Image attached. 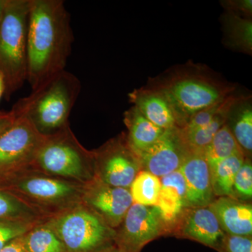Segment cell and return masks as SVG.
<instances>
[{
  "label": "cell",
  "instance_id": "obj_1",
  "mask_svg": "<svg viewBox=\"0 0 252 252\" xmlns=\"http://www.w3.org/2000/svg\"><path fill=\"white\" fill-rule=\"evenodd\" d=\"M74 35L63 0H31L27 81L32 90L65 69Z\"/></svg>",
  "mask_w": 252,
  "mask_h": 252
},
{
  "label": "cell",
  "instance_id": "obj_2",
  "mask_svg": "<svg viewBox=\"0 0 252 252\" xmlns=\"http://www.w3.org/2000/svg\"><path fill=\"white\" fill-rule=\"evenodd\" d=\"M147 86L161 92L182 128L197 113L235 94L236 86L206 65L187 63L149 79Z\"/></svg>",
  "mask_w": 252,
  "mask_h": 252
},
{
  "label": "cell",
  "instance_id": "obj_3",
  "mask_svg": "<svg viewBox=\"0 0 252 252\" xmlns=\"http://www.w3.org/2000/svg\"><path fill=\"white\" fill-rule=\"evenodd\" d=\"M81 89L79 79L64 69L19 99L11 111L26 118L41 135L49 137L69 126V116Z\"/></svg>",
  "mask_w": 252,
  "mask_h": 252
},
{
  "label": "cell",
  "instance_id": "obj_4",
  "mask_svg": "<svg viewBox=\"0 0 252 252\" xmlns=\"http://www.w3.org/2000/svg\"><path fill=\"white\" fill-rule=\"evenodd\" d=\"M84 185L48 175L36 167L0 173V189L11 193L46 219L81 204Z\"/></svg>",
  "mask_w": 252,
  "mask_h": 252
},
{
  "label": "cell",
  "instance_id": "obj_5",
  "mask_svg": "<svg viewBox=\"0 0 252 252\" xmlns=\"http://www.w3.org/2000/svg\"><path fill=\"white\" fill-rule=\"evenodd\" d=\"M30 6L31 0H8L0 22V72L6 99L27 81Z\"/></svg>",
  "mask_w": 252,
  "mask_h": 252
},
{
  "label": "cell",
  "instance_id": "obj_6",
  "mask_svg": "<svg viewBox=\"0 0 252 252\" xmlns=\"http://www.w3.org/2000/svg\"><path fill=\"white\" fill-rule=\"evenodd\" d=\"M34 166L48 175L82 185L94 178L93 152L81 145L69 126L46 137Z\"/></svg>",
  "mask_w": 252,
  "mask_h": 252
},
{
  "label": "cell",
  "instance_id": "obj_7",
  "mask_svg": "<svg viewBox=\"0 0 252 252\" xmlns=\"http://www.w3.org/2000/svg\"><path fill=\"white\" fill-rule=\"evenodd\" d=\"M67 252H101L115 244L116 230L82 204L44 220Z\"/></svg>",
  "mask_w": 252,
  "mask_h": 252
},
{
  "label": "cell",
  "instance_id": "obj_8",
  "mask_svg": "<svg viewBox=\"0 0 252 252\" xmlns=\"http://www.w3.org/2000/svg\"><path fill=\"white\" fill-rule=\"evenodd\" d=\"M92 152L94 178L106 185L129 189L142 170L140 157L130 148L125 132Z\"/></svg>",
  "mask_w": 252,
  "mask_h": 252
},
{
  "label": "cell",
  "instance_id": "obj_9",
  "mask_svg": "<svg viewBox=\"0 0 252 252\" xmlns=\"http://www.w3.org/2000/svg\"><path fill=\"white\" fill-rule=\"evenodd\" d=\"M45 139L26 118L15 115L12 124L0 136V173L34 166Z\"/></svg>",
  "mask_w": 252,
  "mask_h": 252
},
{
  "label": "cell",
  "instance_id": "obj_10",
  "mask_svg": "<svg viewBox=\"0 0 252 252\" xmlns=\"http://www.w3.org/2000/svg\"><path fill=\"white\" fill-rule=\"evenodd\" d=\"M115 230V243L133 252H140L150 242L167 235L155 207L135 203Z\"/></svg>",
  "mask_w": 252,
  "mask_h": 252
},
{
  "label": "cell",
  "instance_id": "obj_11",
  "mask_svg": "<svg viewBox=\"0 0 252 252\" xmlns=\"http://www.w3.org/2000/svg\"><path fill=\"white\" fill-rule=\"evenodd\" d=\"M81 204L116 229L133 200L129 189L106 185L94 178L84 185Z\"/></svg>",
  "mask_w": 252,
  "mask_h": 252
},
{
  "label": "cell",
  "instance_id": "obj_12",
  "mask_svg": "<svg viewBox=\"0 0 252 252\" xmlns=\"http://www.w3.org/2000/svg\"><path fill=\"white\" fill-rule=\"evenodd\" d=\"M190 149L186 143L180 128L167 129L140 157L142 170L160 177L178 170Z\"/></svg>",
  "mask_w": 252,
  "mask_h": 252
},
{
  "label": "cell",
  "instance_id": "obj_13",
  "mask_svg": "<svg viewBox=\"0 0 252 252\" xmlns=\"http://www.w3.org/2000/svg\"><path fill=\"white\" fill-rule=\"evenodd\" d=\"M171 235L194 240L217 251L225 233L208 207H185Z\"/></svg>",
  "mask_w": 252,
  "mask_h": 252
},
{
  "label": "cell",
  "instance_id": "obj_14",
  "mask_svg": "<svg viewBox=\"0 0 252 252\" xmlns=\"http://www.w3.org/2000/svg\"><path fill=\"white\" fill-rule=\"evenodd\" d=\"M180 169L187 185L186 207H208L216 198L211 171L204 153L190 150Z\"/></svg>",
  "mask_w": 252,
  "mask_h": 252
},
{
  "label": "cell",
  "instance_id": "obj_15",
  "mask_svg": "<svg viewBox=\"0 0 252 252\" xmlns=\"http://www.w3.org/2000/svg\"><path fill=\"white\" fill-rule=\"evenodd\" d=\"M208 207L225 234L252 238V203L230 197H219Z\"/></svg>",
  "mask_w": 252,
  "mask_h": 252
},
{
  "label": "cell",
  "instance_id": "obj_16",
  "mask_svg": "<svg viewBox=\"0 0 252 252\" xmlns=\"http://www.w3.org/2000/svg\"><path fill=\"white\" fill-rule=\"evenodd\" d=\"M128 96L131 103L154 125L164 130L179 127L170 102L160 91L145 86L135 89Z\"/></svg>",
  "mask_w": 252,
  "mask_h": 252
},
{
  "label": "cell",
  "instance_id": "obj_17",
  "mask_svg": "<svg viewBox=\"0 0 252 252\" xmlns=\"http://www.w3.org/2000/svg\"><path fill=\"white\" fill-rule=\"evenodd\" d=\"M124 117L127 143L138 157L150 148L165 130L154 125L135 106L126 111Z\"/></svg>",
  "mask_w": 252,
  "mask_h": 252
},
{
  "label": "cell",
  "instance_id": "obj_18",
  "mask_svg": "<svg viewBox=\"0 0 252 252\" xmlns=\"http://www.w3.org/2000/svg\"><path fill=\"white\" fill-rule=\"evenodd\" d=\"M245 157L252 154V102L251 96L239 95L230 107L226 123Z\"/></svg>",
  "mask_w": 252,
  "mask_h": 252
},
{
  "label": "cell",
  "instance_id": "obj_19",
  "mask_svg": "<svg viewBox=\"0 0 252 252\" xmlns=\"http://www.w3.org/2000/svg\"><path fill=\"white\" fill-rule=\"evenodd\" d=\"M223 44L227 49L251 56L252 54V18L242 17L225 11L220 16Z\"/></svg>",
  "mask_w": 252,
  "mask_h": 252
},
{
  "label": "cell",
  "instance_id": "obj_20",
  "mask_svg": "<svg viewBox=\"0 0 252 252\" xmlns=\"http://www.w3.org/2000/svg\"><path fill=\"white\" fill-rule=\"evenodd\" d=\"M245 158L246 157L243 153H237L221 160L210 169L212 189L215 198H232L235 176Z\"/></svg>",
  "mask_w": 252,
  "mask_h": 252
},
{
  "label": "cell",
  "instance_id": "obj_21",
  "mask_svg": "<svg viewBox=\"0 0 252 252\" xmlns=\"http://www.w3.org/2000/svg\"><path fill=\"white\" fill-rule=\"evenodd\" d=\"M27 252H67L54 230L44 221L39 222L22 235Z\"/></svg>",
  "mask_w": 252,
  "mask_h": 252
},
{
  "label": "cell",
  "instance_id": "obj_22",
  "mask_svg": "<svg viewBox=\"0 0 252 252\" xmlns=\"http://www.w3.org/2000/svg\"><path fill=\"white\" fill-rule=\"evenodd\" d=\"M237 153L243 152L226 124L220 127L204 151V156L210 169Z\"/></svg>",
  "mask_w": 252,
  "mask_h": 252
},
{
  "label": "cell",
  "instance_id": "obj_23",
  "mask_svg": "<svg viewBox=\"0 0 252 252\" xmlns=\"http://www.w3.org/2000/svg\"><path fill=\"white\" fill-rule=\"evenodd\" d=\"M154 207L165 227L167 235H171L185 210V203L175 192L170 189L161 188Z\"/></svg>",
  "mask_w": 252,
  "mask_h": 252
},
{
  "label": "cell",
  "instance_id": "obj_24",
  "mask_svg": "<svg viewBox=\"0 0 252 252\" xmlns=\"http://www.w3.org/2000/svg\"><path fill=\"white\" fill-rule=\"evenodd\" d=\"M0 220L39 223L46 219L14 195L0 189Z\"/></svg>",
  "mask_w": 252,
  "mask_h": 252
},
{
  "label": "cell",
  "instance_id": "obj_25",
  "mask_svg": "<svg viewBox=\"0 0 252 252\" xmlns=\"http://www.w3.org/2000/svg\"><path fill=\"white\" fill-rule=\"evenodd\" d=\"M160 189V178L142 170L134 179L129 190L133 203L145 206H154L157 203Z\"/></svg>",
  "mask_w": 252,
  "mask_h": 252
},
{
  "label": "cell",
  "instance_id": "obj_26",
  "mask_svg": "<svg viewBox=\"0 0 252 252\" xmlns=\"http://www.w3.org/2000/svg\"><path fill=\"white\" fill-rule=\"evenodd\" d=\"M230 107L218 114L208 125L205 126V127L187 135H183L182 134L186 143L190 150L204 153V151L210 143L214 136L216 135L220 127L224 126L226 123L227 115Z\"/></svg>",
  "mask_w": 252,
  "mask_h": 252
},
{
  "label": "cell",
  "instance_id": "obj_27",
  "mask_svg": "<svg viewBox=\"0 0 252 252\" xmlns=\"http://www.w3.org/2000/svg\"><path fill=\"white\" fill-rule=\"evenodd\" d=\"M232 198L243 203H251L252 198V164L250 158L244 160L235 176Z\"/></svg>",
  "mask_w": 252,
  "mask_h": 252
},
{
  "label": "cell",
  "instance_id": "obj_28",
  "mask_svg": "<svg viewBox=\"0 0 252 252\" xmlns=\"http://www.w3.org/2000/svg\"><path fill=\"white\" fill-rule=\"evenodd\" d=\"M38 223L0 220V251L14 239L27 233Z\"/></svg>",
  "mask_w": 252,
  "mask_h": 252
},
{
  "label": "cell",
  "instance_id": "obj_29",
  "mask_svg": "<svg viewBox=\"0 0 252 252\" xmlns=\"http://www.w3.org/2000/svg\"><path fill=\"white\" fill-rule=\"evenodd\" d=\"M160 181L161 188L170 189L175 192L182 199L185 205L187 185H186L185 177L180 169L160 177Z\"/></svg>",
  "mask_w": 252,
  "mask_h": 252
},
{
  "label": "cell",
  "instance_id": "obj_30",
  "mask_svg": "<svg viewBox=\"0 0 252 252\" xmlns=\"http://www.w3.org/2000/svg\"><path fill=\"white\" fill-rule=\"evenodd\" d=\"M219 252H252V238L225 234Z\"/></svg>",
  "mask_w": 252,
  "mask_h": 252
},
{
  "label": "cell",
  "instance_id": "obj_31",
  "mask_svg": "<svg viewBox=\"0 0 252 252\" xmlns=\"http://www.w3.org/2000/svg\"><path fill=\"white\" fill-rule=\"evenodd\" d=\"M225 11H229L242 17L252 18V0H225L220 2Z\"/></svg>",
  "mask_w": 252,
  "mask_h": 252
},
{
  "label": "cell",
  "instance_id": "obj_32",
  "mask_svg": "<svg viewBox=\"0 0 252 252\" xmlns=\"http://www.w3.org/2000/svg\"><path fill=\"white\" fill-rule=\"evenodd\" d=\"M0 252H27L23 245L22 235L9 242Z\"/></svg>",
  "mask_w": 252,
  "mask_h": 252
},
{
  "label": "cell",
  "instance_id": "obj_33",
  "mask_svg": "<svg viewBox=\"0 0 252 252\" xmlns=\"http://www.w3.org/2000/svg\"><path fill=\"white\" fill-rule=\"evenodd\" d=\"M15 119L14 113L9 112H1L0 111V136L2 135L10 126L12 124Z\"/></svg>",
  "mask_w": 252,
  "mask_h": 252
},
{
  "label": "cell",
  "instance_id": "obj_34",
  "mask_svg": "<svg viewBox=\"0 0 252 252\" xmlns=\"http://www.w3.org/2000/svg\"><path fill=\"white\" fill-rule=\"evenodd\" d=\"M101 252H131L127 249L122 248V247L119 246L117 244H114V245L111 246L110 248L106 249L103 251Z\"/></svg>",
  "mask_w": 252,
  "mask_h": 252
},
{
  "label": "cell",
  "instance_id": "obj_35",
  "mask_svg": "<svg viewBox=\"0 0 252 252\" xmlns=\"http://www.w3.org/2000/svg\"><path fill=\"white\" fill-rule=\"evenodd\" d=\"M7 2L8 0H0V22L2 20L3 16H4Z\"/></svg>",
  "mask_w": 252,
  "mask_h": 252
},
{
  "label": "cell",
  "instance_id": "obj_36",
  "mask_svg": "<svg viewBox=\"0 0 252 252\" xmlns=\"http://www.w3.org/2000/svg\"><path fill=\"white\" fill-rule=\"evenodd\" d=\"M5 91V84L4 77L0 72V99L4 95Z\"/></svg>",
  "mask_w": 252,
  "mask_h": 252
}]
</instances>
